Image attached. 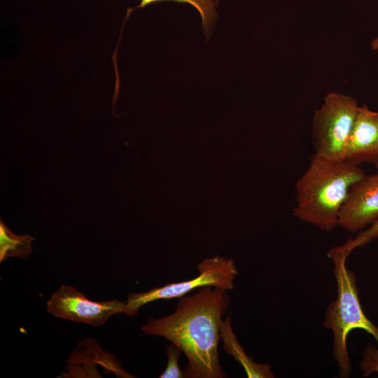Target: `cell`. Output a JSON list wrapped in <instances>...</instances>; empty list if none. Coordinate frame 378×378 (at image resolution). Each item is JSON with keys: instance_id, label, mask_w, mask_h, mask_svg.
Returning a JSON list of instances; mask_svg holds the SVG:
<instances>
[{"instance_id": "14", "label": "cell", "mask_w": 378, "mask_h": 378, "mask_svg": "<svg viewBox=\"0 0 378 378\" xmlns=\"http://www.w3.org/2000/svg\"><path fill=\"white\" fill-rule=\"evenodd\" d=\"M377 238H378V220L368 228L359 232L356 238L348 240L344 245L351 252L356 248L365 246Z\"/></svg>"}, {"instance_id": "11", "label": "cell", "mask_w": 378, "mask_h": 378, "mask_svg": "<svg viewBox=\"0 0 378 378\" xmlns=\"http://www.w3.org/2000/svg\"><path fill=\"white\" fill-rule=\"evenodd\" d=\"M164 1H172L178 3L189 4L192 6L201 15L202 25L204 32L207 35L211 32L217 18L216 7L218 5V0H141L140 4L137 6L127 9L123 25L134 10L144 8L151 4Z\"/></svg>"}, {"instance_id": "1", "label": "cell", "mask_w": 378, "mask_h": 378, "mask_svg": "<svg viewBox=\"0 0 378 378\" xmlns=\"http://www.w3.org/2000/svg\"><path fill=\"white\" fill-rule=\"evenodd\" d=\"M229 304L227 290L202 287L180 298L172 314L148 319L141 330L166 338L185 354L188 362L183 370L184 377L223 378L218 343L223 316Z\"/></svg>"}, {"instance_id": "10", "label": "cell", "mask_w": 378, "mask_h": 378, "mask_svg": "<svg viewBox=\"0 0 378 378\" xmlns=\"http://www.w3.org/2000/svg\"><path fill=\"white\" fill-rule=\"evenodd\" d=\"M34 237L16 234L0 220V262L9 258H27L32 251Z\"/></svg>"}, {"instance_id": "3", "label": "cell", "mask_w": 378, "mask_h": 378, "mask_svg": "<svg viewBox=\"0 0 378 378\" xmlns=\"http://www.w3.org/2000/svg\"><path fill=\"white\" fill-rule=\"evenodd\" d=\"M350 253L343 245L328 251L334 267L337 298L326 307L323 322V326L332 333V356L342 378L349 377L352 370L347 348V337L351 331L355 329L365 331L378 345V326L364 313L359 300L356 275L346 266Z\"/></svg>"}, {"instance_id": "8", "label": "cell", "mask_w": 378, "mask_h": 378, "mask_svg": "<svg viewBox=\"0 0 378 378\" xmlns=\"http://www.w3.org/2000/svg\"><path fill=\"white\" fill-rule=\"evenodd\" d=\"M344 160L358 165L378 161V111H372L365 104L358 106Z\"/></svg>"}, {"instance_id": "2", "label": "cell", "mask_w": 378, "mask_h": 378, "mask_svg": "<svg viewBox=\"0 0 378 378\" xmlns=\"http://www.w3.org/2000/svg\"><path fill=\"white\" fill-rule=\"evenodd\" d=\"M365 176L359 165L314 154L297 181L293 215L323 231L338 225L340 210L351 187Z\"/></svg>"}, {"instance_id": "16", "label": "cell", "mask_w": 378, "mask_h": 378, "mask_svg": "<svg viewBox=\"0 0 378 378\" xmlns=\"http://www.w3.org/2000/svg\"><path fill=\"white\" fill-rule=\"evenodd\" d=\"M375 166L378 169V161L375 163Z\"/></svg>"}, {"instance_id": "6", "label": "cell", "mask_w": 378, "mask_h": 378, "mask_svg": "<svg viewBox=\"0 0 378 378\" xmlns=\"http://www.w3.org/2000/svg\"><path fill=\"white\" fill-rule=\"evenodd\" d=\"M46 309L50 314L60 318L100 326L114 315L125 314L126 302L90 300L74 287L62 284L50 295Z\"/></svg>"}, {"instance_id": "4", "label": "cell", "mask_w": 378, "mask_h": 378, "mask_svg": "<svg viewBox=\"0 0 378 378\" xmlns=\"http://www.w3.org/2000/svg\"><path fill=\"white\" fill-rule=\"evenodd\" d=\"M358 106L351 95L331 92L325 96L313 116L312 138L315 155L332 160H344Z\"/></svg>"}, {"instance_id": "5", "label": "cell", "mask_w": 378, "mask_h": 378, "mask_svg": "<svg viewBox=\"0 0 378 378\" xmlns=\"http://www.w3.org/2000/svg\"><path fill=\"white\" fill-rule=\"evenodd\" d=\"M198 274L192 279L171 283L145 292L130 293L126 302L125 314L136 316L139 309L158 300L180 298L202 287L230 290L234 288L237 267L231 258L216 256L204 259L197 265Z\"/></svg>"}, {"instance_id": "13", "label": "cell", "mask_w": 378, "mask_h": 378, "mask_svg": "<svg viewBox=\"0 0 378 378\" xmlns=\"http://www.w3.org/2000/svg\"><path fill=\"white\" fill-rule=\"evenodd\" d=\"M359 368L364 377L373 373L378 374V347L372 344H368L365 347L359 362Z\"/></svg>"}, {"instance_id": "12", "label": "cell", "mask_w": 378, "mask_h": 378, "mask_svg": "<svg viewBox=\"0 0 378 378\" xmlns=\"http://www.w3.org/2000/svg\"><path fill=\"white\" fill-rule=\"evenodd\" d=\"M167 356V363L164 372L160 375L161 378H182L184 377L178 365V360L182 351L174 344L171 343L165 348Z\"/></svg>"}, {"instance_id": "15", "label": "cell", "mask_w": 378, "mask_h": 378, "mask_svg": "<svg viewBox=\"0 0 378 378\" xmlns=\"http://www.w3.org/2000/svg\"><path fill=\"white\" fill-rule=\"evenodd\" d=\"M370 46L373 50H378V36L371 41Z\"/></svg>"}, {"instance_id": "7", "label": "cell", "mask_w": 378, "mask_h": 378, "mask_svg": "<svg viewBox=\"0 0 378 378\" xmlns=\"http://www.w3.org/2000/svg\"><path fill=\"white\" fill-rule=\"evenodd\" d=\"M378 220V174L365 176L350 188L340 210L338 225L360 232Z\"/></svg>"}, {"instance_id": "9", "label": "cell", "mask_w": 378, "mask_h": 378, "mask_svg": "<svg viewBox=\"0 0 378 378\" xmlns=\"http://www.w3.org/2000/svg\"><path fill=\"white\" fill-rule=\"evenodd\" d=\"M220 340L227 354L231 355L242 366L248 378H273L274 374L268 364L255 363L246 354L233 331L230 317L223 320L220 330Z\"/></svg>"}]
</instances>
